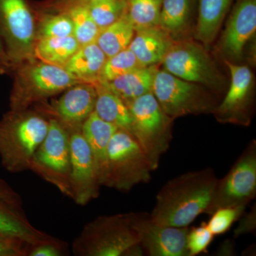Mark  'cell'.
<instances>
[{
    "label": "cell",
    "mask_w": 256,
    "mask_h": 256,
    "mask_svg": "<svg viewBox=\"0 0 256 256\" xmlns=\"http://www.w3.org/2000/svg\"><path fill=\"white\" fill-rule=\"evenodd\" d=\"M0 200L22 206L21 197L2 178H0Z\"/></svg>",
    "instance_id": "d590c367"
},
{
    "label": "cell",
    "mask_w": 256,
    "mask_h": 256,
    "mask_svg": "<svg viewBox=\"0 0 256 256\" xmlns=\"http://www.w3.org/2000/svg\"><path fill=\"white\" fill-rule=\"evenodd\" d=\"M70 36H74V26L66 13L48 16L44 20L38 30V40Z\"/></svg>",
    "instance_id": "1f68e13d"
},
{
    "label": "cell",
    "mask_w": 256,
    "mask_h": 256,
    "mask_svg": "<svg viewBox=\"0 0 256 256\" xmlns=\"http://www.w3.org/2000/svg\"><path fill=\"white\" fill-rule=\"evenodd\" d=\"M162 0H126V14L134 30L159 26Z\"/></svg>",
    "instance_id": "4316f807"
},
{
    "label": "cell",
    "mask_w": 256,
    "mask_h": 256,
    "mask_svg": "<svg viewBox=\"0 0 256 256\" xmlns=\"http://www.w3.org/2000/svg\"><path fill=\"white\" fill-rule=\"evenodd\" d=\"M97 92L94 84L82 82L69 88L52 106V112L69 132L82 130L86 120L95 109Z\"/></svg>",
    "instance_id": "9a60e30c"
},
{
    "label": "cell",
    "mask_w": 256,
    "mask_h": 256,
    "mask_svg": "<svg viewBox=\"0 0 256 256\" xmlns=\"http://www.w3.org/2000/svg\"><path fill=\"white\" fill-rule=\"evenodd\" d=\"M218 178L210 168L191 172L168 182L156 197L150 216L154 223L188 227L198 216L206 214Z\"/></svg>",
    "instance_id": "6da1fadb"
},
{
    "label": "cell",
    "mask_w": 256,
    "mask_h": 256,
    "mask_svg": "<svg viewBox=\"0 0 256 256\" xmlns=\"http://www.w3.org/2000/svg\"><path fill=\"white\" fill-rule=\"evenodd\" d=\"M142 66L129 48L107 58L100 75L99 82H108L121 76Z\"/></svg>",
    "instance_id": "f1b7e54d"
},
{
    "label": "cell",
    "mask_w": 256,
    "mask_h": 256,
    "mask_svg": "<svg viewBox=\"0 0 256 256\" xmlns=\"http://www.w3.org/2000/svg\"><path fill=\"white\" fill-rule=\"evenodd\" d=\"M136 30L127 14L100 30L96 43L104 52L107 58L128 48Z\"/></svg>",
    "instance_id": "cb8c5ba5"
},
{
    "label": "cell",
    "mask_w": 256,
    "mask_h": 256,
    "mask_svg": "<svg viewBox=\"0 0 256 256\" xmlns=\"http://www.w3.org/2000/svg\"><path fill=\"white\" fill-rule=\"evenodd\" d=\"M131 224L142 249L152 256H188V227L154 223L146 214L130 213Z\"/></svg>",
    "instance_id": "4fadbf2b"
},
{
    "label": "cell",
    "mask_w": 256,
    "mask_h": 256,
    "mask_svg": "<svg viewBox=\"0 0 256 256\" xmlns=\"http://www.w3.org/2000/svg\"><path fill=\"white\" fill-rule=\"evenodd\" d=\"M30 170L72 198L70 133L60 121L48 120V130L32 158Z\"/></svg>",
    "instance_id": "8992f818"
},
{
    "label": "cell",
    "mask_w": 256,
    "mask_h": 256,
    "mask_svg": "<svg viewBox=\"0 0 256 256\" xmlns=\"http://www.w3.org/2000/svg\"><path fill=\"white\" fill-rule=\"evenodd\" d=\"M30 244L0 233V256H26Z\"/></svg>",
    "instance_id": "e575fe53"
},
{
    "label": "cell",
    "mask_w": 256,
    "mask_h": 256,
    "mask_svg": "<svg viewBox=\"0 0 256 256\" xmlns=\"http://www.w3.org/2000/svg\"><path fill=\"white\" fill-rule=\"evenodd\" d=\"M0 233L16 237L30 244L50 236L35 228L24 212L22 206L0 200Z\"/></svg>",
    "instance_id": "d6986e66"
},
{
    "label": "cell",
    "mask_w": 256,
    "mask_h": 256,
    "mask_svg": "<svg viewBox=\"0 0 256 256\" xmlns=\"http://www.w3.org/2000/svg\"><path fill=\"white\" fill-rule=\"evenodd\" d=\"M130 213L102 216L88 223L74 240L76 256H142Z\"/></svg>",
    "instance_id": "7a4b0ae2"
},
{
    "label": "cell",
    "mask_w": 256,
    "mask_h": 256,
    "mask_svg": "<svg viewBox=\"0 0 256 256\" xmlns=\"http://www.w3.org/2000/svg\"><path fill=\"white\" fill-rule=\"evenodd\" d=\"M256 194V142L252 140L228 174L218 180L214 194L206 210L212 214L223 207L245 206Z\"/></svg>",
    "instance_id": "ba28073f"
},
{
    "label": "cell",
    "mask_w": 256,
    "mask_h": 256,
    "mask_svg": "<svg viewBox=\"0 0 256 256\" xmlns=\"http://www.w3.org/2000/svg\"><path fill=\"white\" fill-rule=\"evenodd\" d=\"M256 229V212L255 210L242 218V222L239 224L238 228L235 230V236L250 232Z\"/></svg>",
    "instance_id": "8d00e7d4"
},
{
    "label": "cell",
    "mask_w": 256,
    "mask_h": 256,
    "mask_svg": "<svg viewBox=\"0 0 256 256\" xmlns=\"http://www.w3.org/2000/svg\"><path fill=\"white\" fill-rule=\"evenodd\" d=\"M72 20L74 26V36L79 46H85L96 43L100 32L92 20L87 6L85 5L70 6L66 13Z\"/></svg>",
    "instance_id": "83f0119b"
},
{
    "label": "cell",
    "mask_w": 256,
    "mask_h": 256,
    "mask_svg": "<svg viewBox=\"0 0 256 256\" xmlns=\"http://www.w3.org/2000/svg\"><path fill=\"white\" fill-rule=\"evenodd\" d=\"M70 133L72 198L85 206L100 194L101 184L95 160L82 130Z\"/></svg>",
    "instance_id": "7c38bea8"
},
{
    "label": "cell",
    "mask_w": 256,
    "mask_h": 256,
    "mask_svg": "<svg viewBox=\"0 0 256 256\" xmlns=\"http://www.w3.org/2000/svg\"><path fill=\"white\" fill-rule=\"evenodd\" d=\"M66 242L50 236L36 244H30L26 256H64L68 255Z\"/></svg>",
    "instance_id": "836d02e7"
},
{
    "label": "cell",
    "mask_w": 256,
    "mask_h": 256,
    "mask_svg": "<svg viewBox=\"0 0 256 256\" xmlns=\"http://www.w3.org/2000/svg\"><path fill=\"white\" fill-rule=\"evenodd\" d=\"M132 118L130 134L149 162L152 170L158 169L161 156L169 149L173 118L165 114L152 92L128 104Z\"/></svg>",
    "instance_id": "277c9868"
},
{
    "label": "cell",
    "mask_w": 256,
    "mask_h": 256,
    "mask_svg": "<svg viewBox=\"0 0 256 256\" xmlns=\"http://www.w3.org/2000/svg\"><path fill=\"white\" fill-rule=\"evenodd\" d=\"M3 54L2 52V43H1V40H0V60H2V57Z\"/></svg>",
    "instance_id": "f35d334b"
},
{
    "label": "cell",
    "mask_w": 256,
    "mask_h": 256,
    "mask_svg": "<svg viewBox=\"0 0 256 256\" xmlns=\"http://www.w3.org/2000/svg\"><path fill=\"white\" fill-rule=\"evenodd\" d=\"M214 237V236L205 223H202L200 226L188 230L186 238L188 256H194L206 252Z\"/></svg>",
    "instance_id": "d6a6232c"
},
{
    "label": "cell",
    "mask_w": 256,
    "mask_h": 256,
    "mask_svg": "<svg viewBox=\"0 0 256 256\" xmlns=\"http://www.w3.org/2000/svg\"><path fill=\"white\" fill-rule=\"evenodd\" d=\"M156 70L154 66L138 67L112 82L102 84L128 105L134 99L152 92Z\"/></svg>",
    "instance_id": "44dd1931"
},
{
    "label": "cell",
    "mask_w": 256,
    "mask_h": 256,
    "mask_svg": "<svg viewBox=\"0 0 256 256\" xmlns=\"http://www.w3.org/2000/svg\"><path fill=\"white\" fill-rule=\"evenodd\" d=\"M152 171L136 140L128 131L118 128L109 144L102 186L129 192L136 185L149 182Z\"/></svg>",
    "instance_id": "5b68a950"
},
{
    "label": "cell",
    "mask_w": 256,
    "mask_h": 256,
    "mask_svg": "<svg viewBox=\"0 0 256 256\" xmlns=\"http://www.w3.org/2000/svg\"><path fill=\"white\" fill-rule=\"evenodd\" d=\"M118 129L92 112L82 127V136L92 152L95 160L101 186H102L107 168L108 150L111 138Z\"/></svg>",
    "instance_id": "ac0fdd59"
},
{
    "label": "cell",
    "mask_w": 256,
    "mask_h": 256,
    "mask_svg": "<svg viewBox=\"0 0 256 256\" xmlns=\"http://www.w3.org/2000/svg\"><path fill=\"white\" fill-rule=\"evenodd\" d=\"M94 85L97 92L94 112L106 122L130 133L132 118L128 106L105 84L97 82Z\"/></svg>",
    "instance_id": "7402d4cb"
},
{
    "label": "cell",
    "mask_w": 256,
    "mask_h": 256,
    "mask_svg": "<svg viewBox=\"0 0 256 256\" xmlns=\"http://www.w3.org/2000/svg\"><path fill=\"white\" fill-rule=\"evenodd\" d=\"M86 6L100 30L117 21L126 13V0H100Z\"/></svg>",
    "instance_id": "f546056e"
},
{
    "label": "cell",
    "mask_w": 256,
    "mask_h": 256,
    "mask_svg": "<svg viewBox=\"0 0 256 256\" xmlns=\"http://www.w3.org/2000/svg\"><path fill=\"white\" fill-rule=\"evenodd\" d=\"M162 63L164 70L186 82L218 87L220 76L206 52L193 42L173 43Z\"/></svg>",
    "instance_id": "9c48e42d"
},
{
    "label": "cell",
    "mask_w": 256,
    "mask_h": 256,
    "mask_svg": "<svg viewBox=\"0 0 256 256\" xmlns=\"http://www.w3.org/2000/svg\"><path fill=\"white\" fill-rule=\"evenodd\" d=\"M107 60L104 52L96 43L80 46L64 68L80 82H99L101 70Z\"/></svg>",
    "instance_id": "ffe728a7"
},
{
    "label": "cell",
    "mask_w": 256,
    "mask_h": 256,
    "mask_svg": "<svg viewBox=\"0 0 256 256\" xmlns=\"http://www.w3.org/2000/svg\"><path fill=\"white\" fill-rule=\"evenodd\" d=\"M26 79L28 82L25 86L18 88L12 96L13 110H23L33 101L54 95L82 82L64 67L43 62L28 68Z\"/></svg>",
    "instance_id": "8fae6325"
},
{
    "label": "cell",
    "mask_w": 256,
    "mask_h": 256,
    "mask_svg": "<svg viewBox=\"0 0 256 256\" xmlns=\"http://www.w3.org/2000/svg\"><path fill=\"white\" fill-rule=\"evenodd\" d=\"M232 0H200L196 38L205 45L214 40Z\"/></svg>",
    "instance_id": "603a6c76"
},
{
    "label": "cell",
    "mask_w": 256,
    "mask_h": 256,
    "mask_svg": "<svg viewBox=\"0 0 256 256\" xmlns=\"http://www.w3.org/2000/svg\"><path fill=\"white\" fill-rule=\"evenodd\" d=\"M245 206L223 207L212 214L207 227L214 236L226 233L245 210Z\"/></svg>",
    "instance_id": "4dcf8cb0"
},
{
    "label": "cell",
    "mask_w": 256,
    "mask_h": 256,
    "mask_svg": "<svg viewBox=\"0 0 256 256\" xmlns=\"http://www.w3.org/2000/svg\"><path fill=\"white\" fill-rule=\"evenodd\" d=\"M48 130L40 114L12 110L0 121V160L10 173L30 170L32 158Z\"/></svg>",
    "instance_id": "3957f363"
},
{
    "label": "cell",
    "mask_w": 256,
    "mask_h": 256,
    "mask_svg": "<svg viewBox=\"0 0 256 256\" xmlns=\"http://www.w3.org/2000/svg\"><path fill=\"white\" fill-rule=\"evenodd\" d=\"M152 92L160 107L172 118L214 112L210 96L194 82L178 78L166 70H156Z\"/></svg>",
    "instance_id": "52a82bcc"
},
{
    "label": "cell",
    "mask_w": 256,
    "mask_h": 256,
    "mask_svg": "<svg viewBox=\"0 0 256 256\" xmlns=\"http://www.w3.org/2000/svg\"><path fill=\"white\" fill-rule=\"evenodd\" d=\"M225 63L230 70L232 82L224 100L214 114L220 122L248 126L254 74L246 66L236 65L227 60Z\"/></svg>",
    "instance_id": "5bb4252c"
},
{
    "label": "cell",
    "mask_w": 256,
    "mask_h": 256,
    "mask_svg": "<svg viewBox=\"0 0 256 256\" xmlns=\"http://www.w3.org/2000/svg\"><path fill=\"white\" fill-rule=\"evenodd\" d=\"M79 47L74 36L42 38L37 42L34 53L43 63L64 67Z\"/></svg>",
    "instance_id": "d4e9b609"
},
{
    "label": "cell",
    "mask_w": 256,
    "mask_h": 256,
    "mask_svg": "<svg viewBox=\"0 0 256 256\" xmlns=\"http://www.w3.org/2000/svg\"><path fill=\"white\" fill-rule=\"evenodd\" d=\"M68 1L70 4V6L78 4L87 6V5L96 2L100 1V0H68Z\"/></svg>",
    "instance_id": "74e56055"
},
{
    "label": "cell",
    "mask_w": 256,
    "mask_h": 256,
    "mask_svg": "<svg viewBox=\"0 0 256 256\" xmlns=\"http://www.w3.org/2000/svg\"><path fill=\"white\" fill-rule=\"evenodd\" d=\"M0 32L13 60L34 53V22L24 0H0Z\"/></svg>",
    "instance_id": "30bf717a"
},
{
    "label": "cell",
    "mask_w": 256,
    "mask_h": 256,
    "mask_svg": "<svg viewBox=\"0 0 256 256\" xmlns=\"http://www.w3.org/2000/svg\"><path fill=\"white\" fill-rule=\"evenodd\" d=\"M190 0H162L159 26L169 34L182 32L190 14Z\"/></svg>",
    "instance_id": "484cf974"
},
{
    "label": "cell",
    "mask_w": 256,
    "mask_h": 256,
    "mask_svg": "<svg viewBox=\"0 0 256 256\" xmlns=\"http://www.w3.org/2000/svg\"><path fill=\"white\" fill-rule=\"evenodd\" d=\"M128 48L142 66H151L162 62L172 45L168 32L159 26L136 31Z\"/></svg>",
    "instance_id": "e0dca14e"
},
{
    "label": "cell",
    "mask_w": 256,
    "mask_h": 256,
    "mask_svg": "<svg viewBox=\"0 0 256 256\" xmlns=\"http://www.w3.org/2000/svg\"><path fill=\"white\" fill-rule=\"evenodd\" d=\"M256 30V0H240L230 15L222 38L224 54L235 60L242 57L247 42Z\"/></svg>",
    "instance_id": "2e32d148"
}]
</instances>
